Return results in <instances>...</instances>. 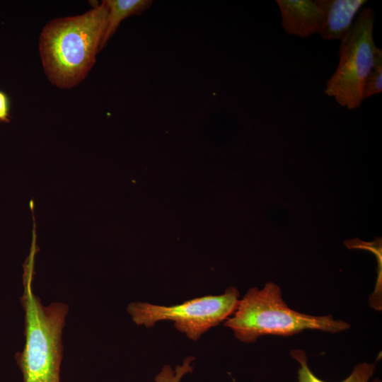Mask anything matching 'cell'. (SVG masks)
I'll use <instances>...</instances> for the list:
<instances>
[{
    "label": "cell",
    "mask_w": 382,
    "mask_h": 382,
    "mask_svg": "<svg viewBox=\"0 0 382 382\" xmlns=\"http://www.w3.org/2000/svg\"><path fill=\"white\" fill-rule=\"evenodd\" d=\"M108 17V7L103 1L83 14L52 20L43 28L40 54L53 85L71 88L86 78L100 50Z\"/></svg>",
    "instance_id": "cell-1"
},
{
    "label": "cell",
    "mask_w": 382,
    "mask_h": 382,
    "mask_svg": "<svg viewBox=\"0 0 382 382\" xmlns=\"http://www.w3.org/2000/svg\"><path fill=\"white\" fill-rule=\"evenodd\" d=\"M32 245L23 267V293L21 303L25 312V343L16 354L23 382H60L62 359V330L68 312L67 305L55 302L44 306L33 291L34 257Z\"/></svg>",
    "instance_id": "cell-2"
},
{
    "label": "cell",
    "mask_w": 382,
    "mask_h": 382,
    "mask_svg": "<svg viewBox=\"0 0 382 382\" xmlns=\"http://www.w3.org/2000/svg\"><path fill=\"white\" fill-rule=\"evenodd\" d=\"M224 325L238 340L246 343L263 335L290 336L306 330L337 333L350 328L348 323L330 315L311 316L290 308L279 286L273 282L261 289H249Z\"/></svg>",
    "instance_id": "cell-3"
},
{
    "label": "cell",
    "mask_w": 382,
    "mask_h": 382,
    "mask_svg": "<svg viewBox=\"0 0 382 382\" xmlns=\"http://www.w3.org/2000/svg\"><path fill=\"white\" fill-rule=\"evenodd\" d=\"M374 18L371 8L359 11L349 33L340 42L337 67L326 83L325 93L349 110L359 108L365 99L366 79L382 54L374 40Z\"/></svg>",
    "instance_id": "cell-4"
},
{
    "label": "cell",
    "mask_w": 382,
    "mask_h": 382,
    "mask_svg": "<svg viewBox=\"0 0 382 382\" xmlns=\"http://www.w3.org/2000/svg\"><path fill=\"white\" fill-rule=\"evenodd\" d=\"M239 301L238 290L230 287L221 295L195 298L174 306L134 302L128 306L127 311L138 325L150 328L161 320H171L179 332L192 340H197L231 317Z\"/></svg>",
    "instance_id": "cell-5"
},
{
    "label": "cell",
    "mask_w": 382,
    "mask_h": 382,
    "mask_svg": "<svg viewBox=\"0 0 382 382\" xmlns=\"http://www.w3.org/2000/svg\"><path fill=\"white\" fill-rule=\"evenodd\" d=\"M321 13L319 34L325 40L342 41L349 33L366 0H316Z\"/></svg>",
    "instance_id": "cell-6"
},
{
    "label": "cell",
    "mask_w": 382,
    "mask_h": 382,
    "mask_svg": "<svg viewBox=\"0 0 382 382\" xmlns=\"http://www.w3.org/2000/svg\"><path fill=\"white\" fill-rule=\"evenodd\" d=\"M282 27L286 33L299 37H308L319 33L321 13L315 1L277 0Z\"/></svg>",
    "instance_id": "cell-7"
},
{
    "label": "cell",
    "mask_w": 382,
    "mask_h": 382,
    "mask_svg": "<svg viewBox=\"0 0 382 382\" xmlns=\"http://www.w3.org/2000/svg\"><path fill=\"white\" fill-rule=\"evenodd\" d=\"M108 7V17L100 50L115 33L125 18L139 15L152 4L151 0H105Z\"/></svg>",
    "instance_id": "cell-8"
},
{
    "label": "cell",
    "mask_w": 382,
    "mask_h": 382,
    "mask_svg": "<svg viewBox=\"0 0 382 382\" xmlns=\"http://www.w3.org/2000/svg\"><path fill=\"white\" fill-rule=\"evenodd\" d=\"M291 357L299 363L298 382H325L311 371L306 354L301 349L291 351ZM376 365L374 363L362 362L357 364L351 374L341 382H379L378 378L369 381L374 376Z\"/></svg>",
    "instance_id": "cell-9"
},
{
    "label": "cell",
    "mask_w": 382,
    "mask_h": 382,
    "mask_svg": "<svg viewBox=\"0 0 382 382\" xmlns=\"http://www.w3.org/2000/svg\"><path fill=\"white\" fill-rule=\"evenodd\" d=\"M195 357L189 356L186 357L182 365H178L173 370L170 366L165 365L161 371L156 376L155 382H180L182 378L191 373L194 367L192 365Z\"/></svg>",
    "instance_id": "cell-10"
},
{
    "label": "cell",
    "mask_w": 382,
    "mask_h": 382,
    "mask_svg": "<svg viewBox=\"0 0 382 382\" xmlns=\"http://www.w3.org/2000/svg\"><path fill=\"white\" fill-rule=\"evenodd\" d=\"M382 91V54L366 79L364 86V98L378 94Z\"/></svg>",
    "instance_id": "cell-11"
},
{
    "label": "cell",
    "mask_w": 382,
    "mask_h": 382,
    "mask_svg": "<svg viewBox=\"0 0 382 382\" xmlns=\"http://www.w3.org/2000/svg\"><path fill=\"white\" fill-rule=\"evenodd\" d=\"M11 103L8 96L0 90V122L10 121Z\"/></svg>",
    "instance_id": "cell-12"
}]
</instances>
